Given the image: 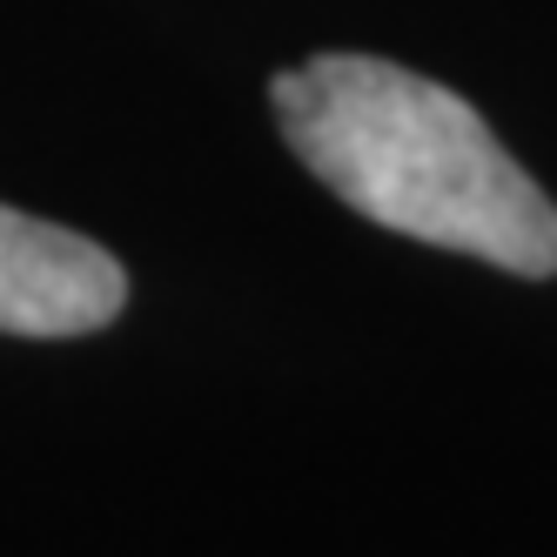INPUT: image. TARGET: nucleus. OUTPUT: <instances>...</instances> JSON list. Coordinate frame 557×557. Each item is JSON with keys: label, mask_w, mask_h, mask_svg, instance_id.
Returning a JSON list of instances; mask_svg holds the SVG:
<instances>
[{"label": "nucleus", "mask_w": 557, "mask_h": 557, "mask_svg": "<svg viewBox=\"0 0 557 557\" xmlns=\"http://www.w3.org/2000/svg\"><path fill=\"white\" fill-rule=\"evenodd\" d=\"M128 302L101 243L0 202V336H95Z\"/></svg>", "instance_id": "2"}, {"label": "nucleus", "mask_w": 557, "mask_h": 557, "mask_svg": "<svg viewBox=\"0 0 557 557\" xmlns=\"http://www.w3.org/2000/svg\"><path fill=\"white\" fill-rule=\"evenodd\" d=\"M296 162L376 228L510 275H557V202L444 82L376 54H315L275 74Z\"/></svg>", "instance_id": "1"}]
</instances>
